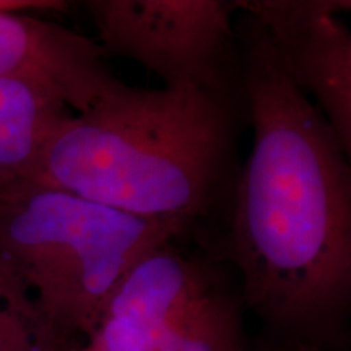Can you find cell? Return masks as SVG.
I'll return each mask as SVG.
<instances>
[{
	"label": "cell",
	"instance_id": "cell-1",
	"mask_svg": "<svg viewBox=\"0 0 351 351\" xmlns=\"http://www.w3.org/2000/svg\"><path fill=\"white\" fill-rule=\"evenodd\" d=\"M243 82L254 142L226 256L243 275L245 304L267 326L309 343L332 340L351 300L348 155L251 19L243 32Z\"/></svg>",
	"mask_w": 351,
	"mask_h": 351
},
{
	"label": "cell",
	"instance_id": "cell-2",
	"mask_svg": "<svg viewBox=\"0 0 351 351\" xmlns=\"http://www.w3.org/2000/svg\"><path fill=\"white\" fill-rule=\"evenodd\" d=\"M231 150L228 96L124 85L59 127L36 182L181 231L213 200Z\"/></svg>",
	"mask_w": 351,
	"mask_h": 351
},
{
	"label": "cell",
	"instance_id": "cell-3",
	"mask_svg": "<svg viewBox=\"0 0 351 351\" xmlns=\"http://www.w3.org/2000/svg\"><path fill=\"white\" fill-rule=\"evenodd\" d=\"M178 232L36 181L0 194V258L70 340H86L125 270Z\"/></svg>",
	"mask_w": 351,
	"mask_h": 351
},
{
	"label": "cell",
	"instance_id": "cell-4",
	"mask_svg": "<svg viewBox=\"0 0 351 351\" xmlns=\"http://www.w3.org/2000/svg\"><path fill=\"white\" fill-rule=\"evenodd\" d=\"M83 7L106 56L142 65L166 88H197L228 96L234 46L231 2L90 0Z\"/></svg>",
	"mask_w": 351,
	"mask_h": 351
},
{
	"label": "cell",
	"instance_id": "cell-5",
	"mask_svg": "<svg viewBox=\"0 0 351 351\" xmlns=\"http://www.w3.org/2000/svg\"><path fill=\"white\" fill-rule=\"evenodd\" d=\"M265 32L280 64L320 109L343 152L351 153V33L341 19L348 0H238Z\"/></svg>",
	"mask_w": 351,
	"mask_h": 351
},
{
	"label": "cell",
	"instance_id": "cell-6",
	"mask_svg": "<svg viewBox=\"0 0 351 351\" xmlns=\"http://www.w3.org/2000/svg\"><path fill=\"white\" fill-rule=\"evenodd\" d=\"M212 285L169 243L138 257L104 302L85 340L91 351H156L161 335Z\"/></svg>",
	"mask_w": 351,
	"mask_h": 351
},
{
	"label": "cell",
	"instance_id": "cell-7",
	"mask_svg": "<svg viewBox=\"0 0 351 351\" xmlns=\"http://www.w3.org/2000/svg\"><path fill=\"white\" fill-rule=\"evenodd\" d=\"M104 59L103 47L85 34L20 12H0V78L41 88L73 114L90 111L125 85Z\"/></svg>",
	"mask_w": 351,
	"mask_h": 351
},
{
	"label": "cell",
	"instance_id": "cell-8",
	"mask_svg": "<svg viewBox=\"0 0 351 351\" xmlns=\"http://www.w3.org/2000/svg\"><path fill=\"white\" fill-rule=\"evenodd\" d=\"M72 114L41 88L0 78V194L36 181L47 143Z\"/></svg>",
	"mask_w": 351,
	"mask_h": 351
},
{
	"label": "cell",
	"instance_id": "cell-9",
	"mask_svg": "<svg viewBox=\"0 0 351 351\" xmlns=\"http://www.w3.org/2000/svg\"><path fill=\"white\" fill-rule=\"evenodd\" d=\"M77 341L60 333L23 280L0 258V351H65Z\"/></svg>",
	"mask_w": 351,
	"mask_h": 351
},
{
	"label": "cell",
	"instance_id": "cell-10",
	"mask_svg": "<svg viewBox=\"0 0 351 351\" xmlns=\"http://www.w3.org/2000/svg\"><path fill=\"white\" fill-rule=\"evenodd\" d=\"M156 351H244L238 306L210 289L166 328Z\"/></svg>",
	"mask_w": 351,
	"mask_h": 351
},
{
	"label": "cell",
	"instance_id": "cell-11",
	"mask_svg": "<svg viewBox=\"0 0 351 351\" xmlns=\"http://www.w3.org/2000/svg\"><path fill=\"white\" fill-rule=\"evenodd\" d=\"M67 3L56 0H0V12L65 10Z\"/></svg>",
	"mask_w": 351,
	"mask_h": 351
},
{
	"label": "cell",
	"instance_id": "cell-12",
	"mask_svg": "<svg viewBox=\"0 0 351 351\" xmlns=\"http://www.w3.org/2000/svg\"><path fill=\"white\" fill-rule=\"evenodd\" d=\"M65 351H91L90 348L85 343H80V341H77V343H73L70 348H67Z\"/></svg>",
	"mask_w": 351,
	"mask_h": 351
}]
</instances>
